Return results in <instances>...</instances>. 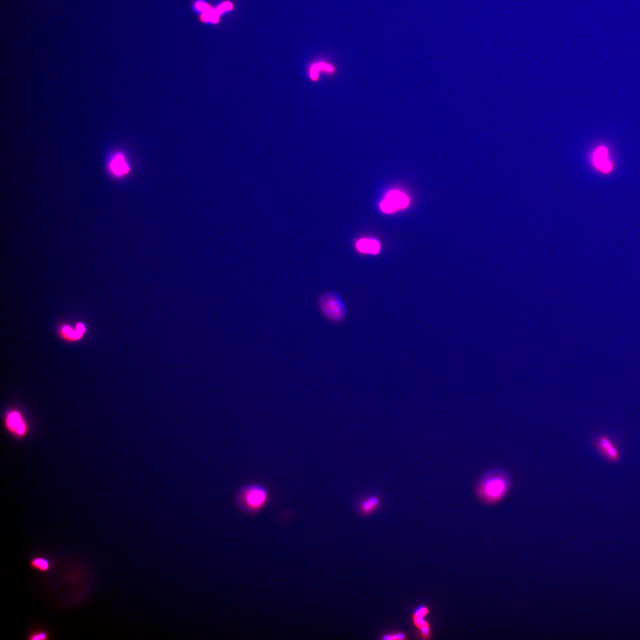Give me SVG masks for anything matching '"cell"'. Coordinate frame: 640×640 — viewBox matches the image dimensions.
<instances>
[{
    "label": "cell",
    "mask_w": 640,
    "mask_h": 640,
    "mask_svg": "<svg viewBox=\"0 0 640 640\" xmlns=\"http://www.w3.org/2000/svg\"><path fill=\"white\" fill-rule=\"evenodd\" d=\"M49 634L46 631H38L30 634L28 639L30 640H45L49 639Z\"/></svg>",
    "instance_id": "17"
},
{
    "label": "cell",
    "mask_w": 640,
    "mask_h": 640,
    "mask_svg": "<svg viewBox=\"0 0 640 640\" xmlns=\"http://www.w3.org/2000/svg\"><path fill=\"white\" fill-rule=\"evenodd\" d=\"M240 502L247 508L259 509L264 506L268 498V492L261 486L252 484L246 486L239 492Z\"/></svg>",
    "instance_id": "3"
},
{
    "label": "cell",
    "mask_w": 640,
    "mask_h": 640,
    "mask_svg": "<svg viewBox=\"0 0 640 640\" xmlns=\"http://www.w3.org/2000/svg\"><path fill=\"white\" fill-rule=\"evenodd\" d=\"M192 8L198 14L197 15H202V14L211 11L213 6L209 3V2L206 0H194L192 3Z\"/></svg>",
    "instance_id": "15"
},
{
    "label": "cell",
    "mask_w": 640,
    "mask_h": 640,
    "mask_svg": "<svg viewBox=\"0 0 640 640\" xmlns=\"http://www.w3.org/2000/svg\"><path fill=\"white\" fill-rule=\"evenodd\" d=\"M396 634H397L398 640L407 639V637H406V636H405V634L403 633H396Z\"/></svg>",
    "instance_id": "18"
},
{
    "label": "cell",
    "mask_w": 640,
    "mask_h": 640,
    "mask_svg": "<svg viewBox=\"0 0 640 640\" xmlns=\"http://www.w3.org/2000/svg\"><path fill=\"white\" fill-rule=\"evenodd\" d=\"M409 198L398 191H390L381 203V210L386 213H393L399 209H404L409 205Z\"/></svg>",
    "instance_id": "5"
},
{
    "label": "cell",
    "mask_w": 640,
    "mask_h": 640,
    "mask_svg": "<svg viewBox=\"0 0 640 640\" xmlns=\"http://www.w3.org/2000/svg\"><path fill=\"white\" fill-rule=\"evenodd\" d=\"M382 640H392V634H387V635H385V636L383 637V638H382Z\"/></svg>",
    "instance_id": "19"
},
{
    "label": "cell",
    "mask_w": 640,
    "mask_h": 640,
    "mask_svg": "<svg viewBox=\"0 0 640 640\" xmlns=\"http://www.w3.org/2000/svg\"><path fill=\"white\" fill-rule=\"evenodd\" d=\"M513 481L509 473L494 468L483 473L475 483L474 493L483 505L493 506L502 502L511 492Z\"/></svg>",
    "instance_id": "1"
},
{
    "label": "cell",
    "mask_w": 640,
    "mask_h": 640,
    "mask_svg": "<svg viewBox=\"0 0 640 640\" xmlns=\"http://www.w3.org/2000/svg\"><path fill=\"white\" fill-rule=\"evenodd\" d=\"M593 164L599 171L608 173L613 171V165L609 157L608 151L605 147H599L594 151Z\"/></svg>",
    "instance_id": "8"
},
{
    "label": "cell",
    "mask_w": 640,
    "mask_h": 640,
    "mask_svg": "<svg viewBox=\"0 0 640 640\" xmlns=\"http://www.w3.org/2000/svg\"><path fill=\"white\" fill-rule=\"evenodd\" d=\"M335 72L333 66L323 62L313 64L309 69V76L311 80L316 81L319 80L320 73H325L331 74Z\"/></svg>",
    "instance_id": "12"
},
{
    "label": "cell",
    "mask_w": 640,
    "mask_h": 640,
    "mask_svg": "<svg viewBox=\"0 0 640 640\" xmlns=\"http://www.w3.org/2000/svg\"><path fill=\"white\" fill-rule=\"evenodd\" d=\"M30 565L35 570L47 572L49 570V561L43 557H35L30 560Z\"/></svg>",
    "instance_id": "14"
},
{
    "label": "cell",
    "mask_w": 640,
    "mask_h": 640,
    "mask_svg": "<svg viewBox=\"0 0 640 640\" xmlns=\"http://www.w3.org/2000/svg\"><path fill=\"white\" fill-rule=\"evenodd\" d=\"M356 247L361 253L376 254L380 250V245L374 239H362L357 242Z\"/></svg>",
    "instance_id": "11"
},
{
    "label": "cell",
    "mask_w": 640,
    "mask_h": 640,
    "mask_svg": "<svg viewBox=\"0 0 640 640\" xmlns=\"http://www.w3.org/2000/svg\"><path fill=\"white\" fill-rule=\"evenodd\" d=\"M5 426L8 431L18 437H24L27 432V424L25 418L19 412L8 413L5 419Z\"/></svg>",
    "instance_id": "6"
},
{
    "label": "cell",
    "mask_w": 640,
    "mask_h": 640,
    "mask_svg": "<svg viewBox=\"0 0 640 640\" xmlns=\"http://www.w3.org/2000/svg\"><path fill=\"white\" fill-rule=\"evenodd\" d=\"M317 306L322 316L333 323H341L346 319L347 305L335 292H326L321 294L317 299Z\"/></svg>",
    "instance_id": "2"
},
{
    "label": "cell",
    "mask_w": 640,
    "mask_h": 640,
    "mask_svg": "<svg viewBox=\"0 0 640 640\" xmlns=\"http://www.w3.org/2000/svg\"><path fill=\"white\" fill-rule=\"evenodd\" d=\"M594 448L608 462H618L621 457V452L615 442L607 435L602 434L592 440Z\"/></svg>",
    "instance_id": "4"
},
{
    "label": "cell",
    "mask_w": 640,
    "mask_h": 640,
    "mask_svg": "<svg viewBox=\"0 0 640 640\" xmlns=\"http://www.w3.org/2000/svg\"><path fill=\"white\" fill-rule=\"evenodd\" d=\"M109 169L113 174L121 176L127 173L129 171L128 165L123 154H117L112 158L109 164Z\"/></svg>",
    "instance_id": "9"
},
{
    "label": "cell",
    "mask_w": 640,
    "mask_h": 640,
    "mask_svg": "<svg viewBox=\"0 0 640 640\" xmlns=\"http://www.w3.org/2000/svg\"><path fill=\"white\" fill-rule=\"evenodd\" d=\"M428 607H421L416 609L413 615V624L420 630L421 636L423 639H429L431 636V630L428 622L424 619V617L428 615Z\"/></svg>",
    "instance_id": "7"
},
{
    "label": "cell",
    "mask_w": 640,
    "mask_h": 640,
    "mask_svg": "<svg viewBox=\"0 0 640 640\" xmlns=\"http://www.w3.org/2000/svg\"><path fill=\"white\" fill-rule=\"evenodd\" d=\"M233 8L234 4H233V2L229 1H222V3H220L219 5H218L217 7H215V10H216L217 12L222 16L225 15V14L229 13V11L233 10Z\"/></svg>",
    "instance_id": "16"
},
{
    "label": "cell",
    "mask_w": 640,
    "mask_h": 640,
    "mask_svg": "<svg viewBox=\"0 0 640 640\" xmlns=\"http://www.w3.org/2000/svg\"><path fill=\"white\" fill-rule=\"evenodd\" d=\"M381 503L380 497L378 495H371L362 501L359 506L361 513L368 515L376 511Z\"/></svg>",
    "instance_id": "10"
},
{
    "label": "cell",
    "mask_w": 640,
    "mask_h": 640,
    "mask_svg": "<svg viewBox=\"0 0 640 640\" xmlns=\"http://www.w3.org/2000/svg\"><path fill=\"white\" fill-rule=\"evenodd\" d=\"M197 19L203 24L213 25L220 24L222 21L221 16L217 12L215 7L207 13L198 15Z\"/></svg>",
    "instance_id": "13"
}]
</instances>
